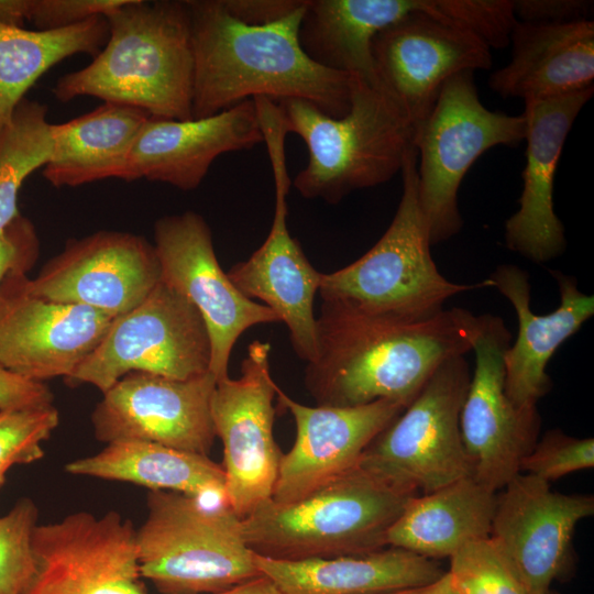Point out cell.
I'll return each instance as SVG.
<instances>
[{"instance_id": "ee69618b", "label": "cell", "mask_w": 594, "mask_h": 594, "mask_svg": "<svg viewBox=\"0 0 594 594\" xmlns=\"http://www.w3.org/2000/svg\"><path fill=\"white\" fill-rule=\"evenodd\" d=\"M418 594H459L447 572L433 582L419 588Z\"/></svg>"}, {"instance_id": "6da1fadb", "label": "cell", "mask_w": 594, "mask_h": 594, "mask_svg": "<svg viewBox=\"0 0 594 594\" xmlns=\"http://www.w3.org/2000/svg\"><path fill=\"white\" fill-rule=\"evenodd\" d=\"M482 324L483 315L457 307L410 319L322 301L305 386L318 406H408L440 364L472 351Z\"/></svg>"}, {"instance_id": "836d02e7", "label": "cell", "mask_w": 594, "mask_h": 594, "mask_svg": "<svg viewBox=\"0 0 594 594\" xmlns=\"http://www.w3.org/2000/svg\"><path fill=\"white\" fill-rule=\"evenodd\" d=\"M59 424V413L52 405L0 410V488L8 471L44 457L42 443Z\"/></svg>"}, {"instance_id": "30bf717a", "label": "cell", "mask_w": 594, "mask_h": 594, "mask_svg": "<svg viewBox=\"0 0 594 594\" xmlns=\"http://www.w3.org/2000/svg\"><path fill=\"white\" fill-rule=\"evenodd\" d=\"M211 344L198 309L160 282L136 307L116 317L99 345L65 380L101 393L131 372L189 380L210 372Z\"/></svg>"}, {"instance_id": "2e32d148", "label": "cell", "mask_w": 594, "mask_h": 594, "mask_svg": "<svg viewBox=\"0 0 594 594\" xmlns=\"http://www.w3.org/2000/svg\"><path fill=\"white\" fill-rule=\"evenodd\" d=\"M26 273L0 285V365L29 381L69 377L99 345L116 317L30 293Z\"/></svg>"}, {"instance_id": "7402d4cb", "label": "cell", "mask_w": 594, "mask_h": 594, "mask_svg": "<svg viewBox=\"0 0 594 594\" xmlns=\"http://www.w3.org/2000/svg\"><path fill=\"white\" fill-rule=\"evenodd\" d=\"M593 88L525 102L524 186L519 208L505 223V242L531 262L546 263L565 250L564 227L553 206L554 176L568 134Z\"/></svg>"}, {"instance_id": "d590c367", "label": "cell", "mask_w": 594, "mask_h": 594, "mask_svg": "<svg viewBox=\"0 0 594 594\" xmlns=\"http://www.w3.org/2000/svg\"><path fill=\"white\" fill-rule=\"evenodd\" d=\"M429 14L473 34L491 50L507 46L518 22L510 0H432Z\"/></svg>"}, {"instance_id": "ac0fdd59", "label": "cell", "mask_w": 594, "mask_h": 594, "mask_svg": "<svg viewBox=\"0 0 594 594\" xmlns=\"http://www.w3.org/2000/svg\"><path fill=\"white\" fill-rule=\"evenodd\" d=\"M160 282L151 242L131 232L102 230L67 241L25 284L36 296L118 317L140 305Z\"/></svg>"}, {"instance_id": "d6a6232c", "label": "cell", "mask_w": 594, "mask_h": 594, "mask_svg": "<svg viewBox=\"0 0 594 594\" xmlns=\"http://www.w3.org/2000/svg\"><path fill=\"white\" fill-rule=\"evenodd\" d=\"M449 559L447 573L459 594H527L512 559L491 535L466 543Z\"/></svg>"}, {"instance_id": "ab89813d", "label": "cell", "mask_w": 594, "mask_h": 594, "mask_svg": "<svg viewBox=\"0 0 594 594\" xmlns=\"http://www.w3.org/2000/svg\"><path fill=\"white\" fill-rule=\"evenodd\" d=\"M514 13L519 22L559 23L588 19L593 1L585 0H517Z\"/></svg>"}, {"instance_id": "e0dca14e", "label": "cell", "mask_w": 594, "mask_h": 594, "mask_svg": "<svg viewBox=\"0 0 594 594\" xmlns=\"http://www.w3.org/2000/svg\"><path fill=\"white\" fill-rule=\"evenodd\" d=\"M216 385L211 372L189 380L128 373L92 410L95 437L107 444L146 441L208 455L216 439L210 411Z\"/></svg>"}, {"instance_id": "ffe728a7", "label": "cell", "mask_w": 594, "mask_h": 594, "mask_svg": "<svg viewBox=\"0 0 594 594\" xmlns=\"http://www.w3.org/2000/svg\"><path fill=\"white\" fill-rule=\"evenodd\" d=\"M594 514L592 495L553 492L520 472L496 497L491 536L515 564L527 594H547L571 563L579 521Z\"/></svg>"}, {"instance_id": "8d00e7d4", "label": "cell", "mask_w": 594, "mask_h": 594, "mask_svg": "<svg viewBox=\"0 0 594 594\" xmlns=\"http://www.w3.org/2000/svg\"><path fill=\"white\" fill-rule=\"evenodd\" d=\"M593 466V438H574L551 430L522 459L520 472L549 482Z\"/></svg>"}, {"instance_id": "5b68a950", "label": "cell", "mask_w": 594, "mask_h": 594, "mask_svg": "<svg viewBox=\"0 0 594 594\" xmlns=\"http://www.w3.org/2000/svg\"><path fill=\"white\" fill-rule=\"evenodd\" d=\"M419 494L360 464L292 503L272 498L242 519L248 547L262 557L306 560L384 549L389 528Z\"/></svg>"}, {"instance_id": "7c38bea8", "label": "cell", "mask_w": 594, "mask_h": 594, "mask_svg": "<svg viewBox=\"0 0 594 594\" xmlns=\"http://www.w3.org/2000/svg\"><path fill=\"white\" fill-rule=\"evenodd\" d=\"M270 354L268 342H251L240 376L218 381L210 402L223 447L227 504L241 519L272 498L283 454L273 433L278 386Z\"/></svg>"}, {"instance_id": "d4e9b609", "label": "cell", "mask_w": 594, "mask_h": 594, "mask_svg": "<svg viewBox=\"0 0 594 594\" xmlns=\"http://www.w3.org/2000/svg\"><path fill=\"white\" fill-rule=\"evenodd\" d=\"M512 58L495 70L490 88L525 102L571 95L594 87V22H517Z\"/></svg>"}, {"instance_id": "7bdbcfd3", "label": "cell", "mask_w": 594, "mask_h": 594, "mask_svg": "<svg viewBox=\"0 0 594 594\" xmlns=\"http://www.w3.org/2000/svg\"><path fill=\"white\" fill-rule=\"evenodd\" d=\"M208 594H282V592L271 579L262 574L230 588Z\"/></svg>"}, {"instance_id": "7a4b0ae2", "label": "cell", "mask_w": 594, "mask_h": 594, "mask_svg": "<svg viewBox=\"0 0 594 594\" xmlns=\"http://www.w3.org/2000/svg\"><path fill=\"white\" fill-rule=\"evenodd\" d=\"M186 1L194 54V119L256 97L302 99L334 118L349 111L352 76L317 64L300 45L307 0L266 25L240 22L222 0Z\"/></svg>"}, {"instance_id": "bcb514c9", "label": "cell", "mask_w": 594, "mask_h": 594, "mask_svg": "<svg viewBox=\"0 0 594 594\" xmlns=\"http://www.w3.org/2000/svg\"><path fill=\"white\" fill-rule=\"evenodd\" d=\"M547 594H559V593L554 592L553 590H550V591H548Z\"/></svg>"}, {"instance_id": "9c48e42d", "label": "cell", "mask_w": 594, "mask_h": 594, "mask_svg": "<svg viewBox=\"0 0 594 594\" xmlns=\"http://www.w3.org/2000/svg\"><path fill=\"white\" fill-rule=\"evenodd\" d=\"M470 380L464 355L446 360L403 413L369 443L359 464L419 495L472 476L460 430Z\"/></svg>"}, {"instance_id": "44dd1931", "label": "cell", "mask_w": 594, "mask_h": 594, "mask_svg": "<svg viewBox=\"0 0 594 594\" xmlns=\"http://www.w3.org/2000/svg\"><path fill=\"white\" fill-rule=\"evenodd\" d=\"M278 404L295 422L292 449L283 453L272 499L299 501L359 464L369 443L407 407L381 399L353 407L302 405L279 387Z\"/></svg>"}, {"instance_id": "52a82bcc", "label": "cell", "mask_w": 594, "mask_h": 594, "mask_svg": "<svg viewBox=\"0 0 594 594\" xmlns=\"http://www.w3.org/2000/svg\"><path fill=\"white\" fill-rule=\"evenodd\" d=\"M135 531L140 572L161 594H208L262 575L227 505L173 491H150Z\"/></svg>"}, {"instance_id": "f1b7e54d", "label": "cell", "mask_w": 594, "mask_h": 594, "mask_svg": "<svg viewBox=\"0 0 594 594\" xmlns=\"http://www.w3.org/2000/svg\"><path fill=\"white\" fill-rule=\"evenodd\" d=\"M496 497L472 476L417 495L389 528L386 543L429 559L450 558L491 535Z\"/></svg>"}, {"instance_id": "e575fe53", "label": "cell", "mask_w": 594, "mask_h": 594, "mask_svg": "<svg viewBox=\"0 0 594 594\" xmlns=\"http://www.w3.org/2000/svg\"><path fill=\"white\" fill-rule=\"evenodd\" d=\"M38 510L20 498L0 517V594H22L34 569L32 536Z\"/></svg>"}, {"instance_id": "277c9868", "label": "cell", "mask_w": 594, "mask_h": 594, "mask_svg": "<svg viewBox=\"0 0 594 594\" xmlns=\"http://www.w3.org/2000/svg\"><path fill=\"white\" fill-rule=\"evenodd\" d=\"M276 102L288 133L308 150L306 167L292 182L306 199L338 204L354 190L388 182L413 145L407 113L378 80L352 76L351 105L339 118L302 99Z\"/></svg>"}, {"instance_id": "484cf974", "label": "cell", "mask_w": 594, "mask_h": 594, "mask_svg": "<svg viewBox=\"0 0 594 594\" xmlns=\"http://www.w3.org/2000/svg\"><path fill=\"white\" fill-rule=\"evenodd\" d=\"M254 561L282 594H385L425 586L444 573L433 559L394 547L297 561L254 553Z\"/></svg>"}, {"instance_id": "5bb4252c", "label": "cell", "mask_w": 594, "mask_h": 594, "mask_svg": "<svg viewBox=\"0 0 594 594\" xmlns=\"http://www.w3.org/2000/svg\"><path fill=\"white\" fill-rule=\"evenodd\" d=\"M161 282L184 295L200 312L211 344L210 372L229 376V360L240 336L251 327L279 322L266 306L246 298L221 268L212 233L195 211L161 217L154 224Z\"/></svg>"}, {"instance_id": "f35d334b", "label": "cell", "mask_w": 594, "mask_h": 594, "mask_svg": "<svg viewBox=\"0 0 594 594\" xmlns=\"http://www.w3.org/2000/svg\"><path fill=\"white\" fill-rule=\"evenodd\" d=\"M40 242L32 222L21 213L0 235V285L11 272H28L38 255Z\"/></svg>"}, {"instance_id": "f546056e", "label": "cell", "mask_w": 594, "mask_h": 594, "mask_svg": "<svg viewBox=\"0 0 594 594\" xmlns=\"http://www.w3.org/2000/svg\"><path fill=\"white\" fill-rule=\"evenodd\" d=\"M65 471L109 481L173 491L208 504H227L221 464L208 455L146 441H116L100 452L72 461ZM228 505V504H227Z\"/></svg>"}, {"instance_id": "8992f818", "label": "cell", "mask_w": 594, "mask_h": 594, "mask_svg": "<svg viewBox=\"0 0 594 594\" xmlns=\"http://www.w3.org/2000/svg\"><path fill=\"white\" fill-rule=\"evenodd\" d=\"M417 160L411 145L399 172L403 193L391 224L360 258L322 274V301L367 314L421 319L443 310V304L457 294L492 287L490 278L459 284L438 271L418 200Z\"/></svg>"}, {"instance_id": "60d3db41", "label": "cell", "mask_w": 594, "mask_h": 594, "mask_svg": "<svg viewBox=\"0 0 594 594\" xmlns=\"http://www.w3.org/2000/svg\"><path fill=\"white\" fill-rule=\"evenodd\" d=\"M305 0H222L234 19L249 25L277 22L304 4Z\"/></svg>"}, {"instance_id": "8fae6325", "label": "cell", "mask_w": 594, "mask_h": 594, "mask_svg": "<svg viewBox=\"0 0 594 594\" xmlns=\"http://www.w3.org/2000/svg\"><path fill=\"white\" fill-rule=\"evenodd\" d=\"M257 118L274 178L273 221L262 245L227 274L246 298L261 300L286 324L294 351L307 363L317 352L314 301L322 273L311 265L287 226L292 182L286 165L288 131L283 112L274 102L263 101L257 106Z\"/></svg>"}, {"instance_id": "603a6c76", "label": "cell", "mask_w": 594, "mask_h": 594, "mask_svg": "<svg viewBox=\"0 0 594 594\" xmlns=\"http://www.w3.org/2000/svg\"><path fill=\"white\" fill-rule=\"evenodd\" d=\"M263 143L253 99L200 119L150 117L132 146L124 182L146 179L196 189L220 155Z\"/></svg>"}, {"instance_id": "b9f144b4", "label": "cell", "mask_w": 594, "mask_h": 594, "mask_svg": "<svg viewBox=\"0 0 594 594\" xmlns=\"http://www.w3.org/2000/svg\"><path fill=\"white\" fill-rule=\"evenodd\" d=\"M53 398L44 383L25 380L0 365V410L52 405Z\"/></svg>"}, {"instance_id": "1f68e13d", "label": "cell", "mask_w": 594, "mask_h": 594, "mask_svg": "<svg viewBox=\"0 0 594 594\" xmlns=\"http://www.w3.org/2000/svg\"><path fill=\"white\" fill-rule=\"evenodd\" d=\"M46 116V105L25 97L0 130V235L20 215L16 200L24 179L52 157V123Z\"/></svg>"}, {"instance_id": "3957f363", "label": "cell", "mask_w": 594, "mask_h": 594, "mask_svg": "<svg viewBox=\"0 0 594 594\" xmlns=\"http://www.w3.org/2000/svg\"><path fill=\"white\" fill-rule=\"evenodd\" d=\"M109 36L86 67L56 80L61 102L96 97L153 118H193L194 54L186 0H125L105 15Z\"/></svg>"}, {"instance_id": "4dcf8cb0", "label": "cell", "mask_w": 594, "mask_h": 594, "mask_svg": "<svg viewBox=\"0 0 594 594\" xmlns=\"http://www.w3.org/2000/svg\"><path fill=\"white\" fill-rule=\"evenodd\" d=\"M108 36L105 15L48 31H30L0 20V130L44 73L73 55L96 57Z\"/></svg>"}, {"instance_id": "ba28073f", "label": "cell", "mask_w": 594, "mask_h": 594, "mask_svg": "<svg viewBox=\"0 0 594 594\" xmlns=\"http://www.w3.org/2000/svg\"><path fill=\"white\" fill-rule=\"evenodd\" d=\"M522 114L487 109L480 100L473 72H462L442 86L426 118L414 131L418 200L430 244L443 242L462 228L460 185L487 150L525 140Z\"/></svg>"}, {"instance_id": "cb8c5ba5", "label": "cell", "mask_w": 594, "mask_h": 594, "mask_svg": "<svg viewBox=\"0 0 594 594\" xmlns=\"http://www.w3.org/2000/svg\"><path fill=\"white\" fill-rule=\"evenodd\" d=\"M560 293L559 307L548 315H536L530 307L528 275L518 266H498L488 277L513 305L518 333L504 355L505 393L518 407H536L551 388L547 365L558 348L594 315V297L578 288L576 279L551 271Z\"/></svg>"}, {"instance_id": "f6af8a7d", "label": "cell", "mask_w": 594, "mask_h": 594, "mask_svg": "<svg viewBox=\"0 0 594 594\" xmlns=\"http://www.w3.org/2000/svg\"><path fill=\"white\" fill-rule=\"evenodd\" d=\"M419 588L420 587L411 588V590L397 591V592H392V593H385V594H418Z\"/></svg>"}, {"instance_id": "d6986e66", "label": "cell", "mask_w": 594, "mask_h": 594, "mask_svg": "<svg viewBox=\"0 0 594 594\" xmlns=\"http://www.w3.org/2000/svg\"><path fill=\"white\" fill-rule=\"evenodd\" d=\"M427 6L425 0L421 9L382 30L372 43L377 80L405 110L414 131L430 113L448 79L492 66L486 44L427 13Z\"/></svg>"}, {"instance_id": "74e56055", "label": "cell", "mask_w": 594, "mask_h": 594, "mask_svg": "<svg viewBox=\"0 0 594 594\" xmlns=\"http://www.w3.org/2000/svg\"><path fill=\"white\" fill-rule=\"evenodd\" d=\"M125 0H28L26 20L40 31L65 29L106 15Z\"/></svg>"}, {"instance_id": "4fadbf2b", "label": "cell", "mask_w": 594, "mask_h": 594, "mask_svg": "<svg viewBox=\"0 0 594 594\" xmlns=\"http://www.w3.org/2000/svg\"><path fill=\"white\" fill-rule=\"evenodd\" d=\"M136 529L117 512H77L36 525L34 569L22 594H147Z\"/></svg>"}, {"instance_id": "9a60e30c", "label": "cell", "mask_w": 594, "mask_h": 594, "mask_svg": "<svg viewBox=\"0 0 594 594\" xmlns=\"http://www.w3.org/2000/svg\"><path fill=\"white\" fill-rule=\"evenodd\" d=\"M509 341L503 319L483 315L472 349L475 369L460 415L472 477L495 493L520 473L540 427L537 406L518 407L505 393L504 355Z\"/></svg>"}, {"instance_id": "83f0119b", "label": "cell", "mask_w": 594, "mask_h": 594, "mask_svg": "<svg viewBox=\"0 0 594 594\" xmlns=\"http://www.w3.org/2000/svg\"><path fill=\"white\" fill-rule=\"evenodd\" d=\"M424 3L425 0H307L299 42L317 64L375 81L374 37Z\"/></svg>"}, {"instance_id": "4316f807", "label": "cell", "mask_w": 594, "mask_h": 594, "mask_svg": "<svg viewBox=\"0 0 594 594\" xmlns=\"http://www.w3.org/2000/svg\"><path fill=\"white\" fill-rule=\"evenodd\" d=\"M151 116L117 102H103L67 122L52 124L53 154L43 168L54 187H78L122 179L134 141Z\"/></svg>"}]
</instances>
